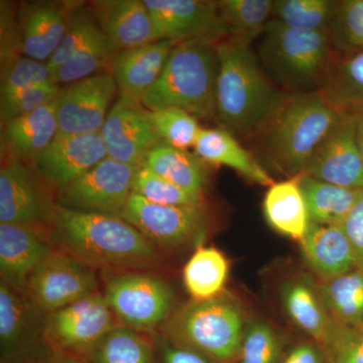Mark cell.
<instances>
[{
    "mask_svg": "<svg viewBox=\"0 0 363 363\" xmlns=\"http://www.w3.org/2000/svg\"><path fill=\"white\" fill-rule=\"evenodd\" d=\"M47 222L61 252L92 269L147 271L161 264L157 247L121 216L55 205Z\"/></svg>",
    "mask_w": 363,
    "mask_h": 363,
    "instance_id": "obj_1",
    "label": "cell"
},
{
    "mask_svg": "<svg viewBox=\"0 0 363 363\" xmlns=\"http://www.w3.org/2000/svg\"><path fill=\"white\" fill-rule=\"evenodd\" d=\"M216 50L217 121L238 140L255 138L288 94L269 78L250 44L225 38L216 43Z\"/></svg>",
    "mask_w": 363,
    "mask_h": 363,
    "instance_id": "obj_2",
    "label": "cell"
},
{
    "mask_svg": "<svg viewBox=\"0 0 363 363\" xmlns=\"http://www.w3.org/2000/svg\"><path fill=\"white\" fill-rule=\"evenodd\" d=\"M320 92L288 94L257 135L259 152L286 175L304 174L319 145L342 118Z\"/></svg>",
    "mask_w": 363,
    "mask_h": 363,
    "instance_id": "obj_3",
    "label": "cell"
},
{
    "mask_svg": "<svg viewBox=\"0 0 363 363\" xmlns=\"http://www.w3.org/2000/svg\"><path fill=\"white\" fill-rule=\"evenodd\" d=\"M216 43L203 39L177 43L161 76L140 100L143 106L150 111L176 107L198 119L216 118Z\"/></svg>",
    "mask_w": 363,
    "mask_h": 363,
    "instance_id": "obj_4",
    "label": "cell"
},
{
    "mask_svg": "<svg viewBox=\"0 0 363 363\" xmlns=\"http://www.w3.org/2000/svg\"><path fill=\"white\" fill-rule=\"evenodd\" d=\"M334 56L330 33L298 30L274 20L267 23L257 52L267 75L288 94L319 92Z\"/></svg>",
    "mask_w": 363,
    "mask_h": 363,
    "instance_id": "obj_5",
    "label": "cell"
},
{
    "mask_svg": "<svg viewBox=\"0 0 363 363\" xmlns=\"http://www.w3.org/2000/svg\"><path fill=\"white\" fill-rule=\"evenodd\" d=\"M245 327L240 304L224 294L210 300H191L162 325L169 342L215 363L238 362Z\"/></svg>",
    "mask_w": 363,
    "mask_h": 363,
    "instance_id": "obj_6",
    "label": "cell"
},
{
    "mask_svg": "<svg viewBox=\"0 0 363 363\" xmlns=\"http://www.w3.org/2000/svg\"><path fill=\"white\" fill-rule=\"evenodd\" d=\"M145 271H123L106 281L104 297L121 325L138 332L162 326L173 314L175 295L167 281Z\"/></svg>",
    "mask_w": 363,
    "mask_h": 363,
    "instance_id": "obj_7",
    "label": "cell"
},
{
    "mask_svg": "<svg viewBox=\"0 0 363 363\" xmlns=\"http://www.w3.org/2000/svg\"><path fill=\"white\" fill-rule=\"evenodd\" d=\"M23 293L48 315L98 293V281L92 267L52 250L30 272Z\"/></svg>",
    "mask_w": 363,
    "mask_h": 363,
    "instance_id": "obj_8",
    "label": "cell"
},
{
    "mask_svg": "<svg viewBox=\"0 0 363 363\" xmlns=\"http://www.w3.org/2000/svg\"><path fill=\"white\" fill-rule=\"evenodd\" d=\"M140 167L107 157L58 192L59 206L78 211L121 216L133 194Z\"/></svg>",
    "mask_w": 363,
    "mask_h": 363,
    "instance_id": "obj_9",
    "label": "cell"
},
{
    "mask_svg": "<svg viewBox=\"0 0 363 363\" xmlns=\"http://www.w3.org/2000/svg\"><path fill=\"white\" fill-rule=\"evenodd\" d=\"M116 326L113 312L98 292L48 314L45 337L54 350L92 351Z\"/></svg>",
    "mask_w": 363,
    "mask_h": 363,
    "instance_id": "obj_10",
    "label": "cell"
},
{
    "mask_svg": "<svg viewBox=\"0 0 363 363\" xmlns=\"http://www.w3.org/2000/svg\"><path fill=\"white\" fill-rule=\"evenodd\" d=\"M121 217L156 247H176L202 238L207 223L203 206H166L130 195Z\"/></svg>",
    "mask_w": 363,
    "mask_h": 363,
    "instance_id": "obj_11",
    "label": "cell"
},
{
    "mask_svg": "<svg viewBox=\"0 0 363 363\" xmlns=\"http://www.w3.org/2000/svg\"><path fill=\"white\" fill-rule=\"evenodd\" d=\"M107 157L142 168L150 150L162 142L152 112L140 100L119 95L100 130Z\"/></svg>",
    "mask_w": 363,
    "mask_h": 363,
    "instance_id": "obj_12",
    "label": "cell"
},
{
    "mask_svg": "<svg viewBox=\"0 0 363 363\" xmlns=\"http://www.w3.org/2000/svg\"><path fill=\"white\" fill-rule=\"evenodd\" d=\"M117 93L111 73L97 74L62 88L57 136L100 133Z\"/></svg>",
    "mask_w": 363,
    "mask_h": 363,
    "instance_id": "obj_13",
    "label": "cell"
},
{
    "mask_svg": "<svg viewBox=\"0 0 363 363\" xmlns=\"http://www.w3.org/2000/svg\"><path fill=\"white\" fill-rule=\"evenodd\" d=\"M304 175L339 187L363 190L357 117L343 116L319 145Z\"/></svg>",
    "mask_w": 363,
    "mask_h": 363,
    "instance_id": "obj_14",
    "label": "cell"
},
{
    "mask_svg": "<svg viewBox=\"0 0 363 363\" xmlns=\"http://www.w3.org/2000/svg\"><path fill=\"white\" fill-rule=\"evenodd\" d=\"M147 6L160 40L203 39L218 42L226 32L218 1L206 0H143Z\"/></svg>",
    "mask_w": 363,
    "mask_h": 363,
    "instance_id": "obj_15",
    "label": "cell"
},
{
    "mask_svg": "<svg viewBox=\"0 0 363 363\" xmlns=\"http://www.w3.org/2000/svg\"><path fill=\"white\" fill-rule=\"evenodd\" d=\"M45 313L25 293L0 284V343L2 363H21L45 337Z\"/></svg>",
    "mask_w": 363,
    "mask_h": 363,
    "instance_id": "obj_16",
    "label": "cell"
},
{
    "mask_svg": "<svg viewBox=\"0 0 363 363\" xmlns=\"http://www.w3.org/2000/svg\"><path fill=\"white\" fill-rule=\"evenodd\" d=\"M107 157L100 133L56 136L33 162L44 180L60 188L71 184Z\"/></svg>",
    "mask_w": 363,
    "mask_h": 363,
    "instance_id": "obj_17",
    "label": "cell"
},
{
    "mask_svg": "<svg viewBox=\"0 0 363 363\" xmlns=\"http://www.w3.org/2000/svg\"><path fill=\"white\" fill-rule=\"evenodd\" d=\"M70 20L71 13L63 4L45 1L23 4L16 23L18 52L48 63L63 42Z\"/></svg>",
    "mask_w": 363,
    "mask_h": 363,
    "instance_id": "obj_18",
    "label": "cell"
},
{
    "mask_svg": "<svg viewBox=\"0 0 363 363\" xmlns=\"http://www.w3.org/2000/svg\"><path fill=\"white\" fill-rule=\"evenodd\" d=\"M93 16L118 50L160 40L154 20L142 0H106L92 4Z\"/></svg>",
    "mask_w": 363,
    "mask_h": 363,
    "instance_id": "obj_19",
    "label": "cell"
},
{
    "mask_svg": "<svg viewBox=\"0 0 363 363\" xmlns=\"http://www.w3.org/2000/svg\"><path fill=\"white\" fill-rule=\"evenodd\" d=\"M176 44L173 40H164L142 47L119 50L111 67L118 94L140 101L161 76L169 52Z\"/></svg>",
    "mask_w": 363,
    "mask_h": 363,
    "instance_id": "obj_20",
    "label": "cell"
},
{
    "mask_svg": "<svg viewBox=\"0 0 363 363\" xmlns=\"http://www.w3.org/2000/svg\"><path fill=\"white\" fill-rule=\"evenodd\" d=\"M50 209L44 207L32 174L23 162L9 159L0 169V223L33 227L48 221Z\"/></svg>",
    "mask_w": 363,
    "mask_h": 363,
    "instance_id": "obj_21",
    "label": "cell"
},
{
    "mask_svg": "<svg viewBox=\"0 0 363 363\" xmlns=\"http://www.w3.org/2000/svg\"><path fill=\"white\" fill-rule=\"evenodd\" d=\"M52 250L33 227L0 223L1 281L25 292L30 272Z\"/></svg>",
    "mask_w": 363,
    "mask_h": 363,
    "instance_id": "obj_22",
    "label": "cell"
},
{
    "mask_svg": "<svg viewBox=\"0 0 363 363\" xmlns=\"http://www.w3.org/2000/svg\"><path fill=\"white\" fill-rule=\"evenodd\" d=\"M2 128V152L21 162H35L58 135V98Z\"/></svg>",
    "mask_w": 363,
    "mask_h": 363,
    "instance_id": "obj_23",
    "label": "cell"
},
{
    "mask_svg": "<svg viewBox=\"0 0 363 363\" xmlns=\"http://www.w3.org/2000/svg\"><path fill=\"white\" fill-rule=\"evenodd\" d=\"M300 245L306 262L323 281L357 269L350 241L341 225L310 223Z\"/></svg>",
    "mask_w": 363,
    "mask_h": 363,
    "instance_id": "obj_24",
    "label": "cell"
},
{
    "mask_svg": "<svg viewBox=\"0 0 363 363\" xmlns=\"http://www.w3.org/2000/svg\"><path fill=\"white\" fill-rule=\"evenodd\" d=\"M194 150L203 162L228 167L257 185L269 187L274 183L259 161L223 128H203Z\"/></svg>",
    "mask_w": 363,
    "mask_h": 363,
    "instance_id": "obj_25",
    "label": "cell"
},
{
    "mask_svg": "<svg viewBox=\"0 0 363 363\" xmlns=\"http://www.w3.org/2000/svg\"><path fill=\"white\" fill-rule=\"evenodd\" d=\"M281 300L289 318L315 342L321 345L328 338L334 320L311 279L300 276L286 281L281 286Z\"/></svg>",
    "mask_w": 363,
    "mask_h": 363,
    "instance_id": "obj_26",
    "label": "cell"
},
{
    "mask_svg": "<svg viewBox=\"0 0 363 363\" xmlns=\"http://www.w3.org/2000/svg\"><path fill=\"white\" fill-rule=\"evenodd\" d=\"M262 206L264 217L272 229L294 240H303L310 220L300 176L269 186Z\"/></svg>",
    "mask_w": 363,
    "mask_h": 363,
    "instance_id": "obj_27",
    "label": "cell"
},
{
    "mask_svg": "<svg viewBox=\"0 0 363 363\" xmlns=\"http://www.w3.org/2000/svg\"><path fill=\"white\" fill-rule=\"evenodd\" d=\"M319 92L339 113L363 116V51L335 52Z\"/></svg>",
    "mask_w": 363,
    "mask_h": 363,
    "instance_id": "obj_28",
    "label": "cell"
},
{
    "mask_svg": "<svg viewBox=\"0 0 363 363\" xmlns=\"http://www.w3.org/2000/svg\"><path fill=\"white\" fill-rule=\"evenodd\" d=\"M143 167L189 193L204 196L208 184L205 162L188 150L162 142L150 150Z\"/></svg>",
    "mask_w": 363,
    "mask_h": 363,
    "instance_id": "obj_29",
    "label": "cell"
},
{
    "mask_svg": "<svg viewBox=\"0 0 363 363\" xmlns=\"http://www.w3.org/2000/svg\"><path fill=\"white\" fill-rule=\"evenodd\" d=\"M300 186L310 223L322 225L342 226L363 191L339 187L304 174L300 175Z\"/></svg>",
    "mask_w": 363,
    "mask_h": 363,
    "instance_id": "obj_30",
    "label": "cell"
},
{
    "mask_svg": "<svg viewBox=\"0 0 363 363\" xmlns=\"http://www.w3.org/2000/svg\"><path fill=\"white\" fill-rule=\"evenodd\" d=\"M229 262L216 247L199 245L183 269V283L192 300L205 301L223 295Z\"/></svg>",
    "mask_w": 363,
    "mask_h": 363,
    "instance_id": "obj_31",
    "label": "cell"
},
{
    "mask_svg": "<svg viewBox=\"0 0 363 363\" xmlns=\"http://www.w3.org/2000/svg\"><path fill=\"white\" fill-rule=\"evenodd\" d=\"M318 290L334 321L363 329V269H355L323 281Z\"/></svg>",
    "mask_w": 363,
    "mask_h": 363,
    "instance_id": "obj_32",
    "label": "cell"
},
{
    "mask_svg": "<svg viewBox=\"0 0 363 363\" xmlns=\"http://www.w3.org/2000/svg\"><path fill=\"white\" fill-rule=\"evenodd\" d=\"M274 0H221L219 13L226 38L252 44L272 20Z\"/></svg>",
    "mask_w": 363,
    "mask_h": 363,
    "instance_id": "obj_33",
    "label": "cell"
},
{
    "mask_svg": "<svg viewBox=\"0 0 363 363\" xmlns=\"http://www.w3.org/2000/svg\"><path fill=\"white\" fill-rule=\"evenodd\" d=\"M339 0H274L272 20L290 28L330 33Z\"/></svg>",
    "mask_w": 363,
    "mask_h": 363,
    "instance_id": "obj_34",
    "label": "cell"
},
{
    "mask_svg": "<svg viewBox=\"0 0 363 363\" xmlns=\"http://www.w3.org/2000/svg\"><path fill=\"white\" fill-rule=\"evenodd\" d=\"M119 50L105 33L86 45L55 72V84H71L111 68L112 61Z\"/></svg>",
    "mask_w": 363,
    "mask_h": 363,
    "instance_id": "obj_35",
    "label": "cell"
},
{
    "mask_svg": "<svg viewBox=\"0 0 363 363\" xmlns=\"http://www.w3.org/2000/svg\"><path fill=\"white\" fill-rule=\"evenodd\" d=\"M92 352L95 363H152L147 339L123 325L114 327Z\"/></svg>",
    "mask_w": 363,
    "mask_h": 363,
    "instance_id": "obj_36",
    "label": "cell"
},
{
    "mask_svg": "<svg viewBox=\"0 0 363 363\" xmlns=\"http://www.w3.org/2000/svg\"><path fill=\"white\" fill-rule=\"evenodd\" d=\"M133 193L166 206H203L204 196L192 194L142 167L133 182Z\"/></svg>",
    "mask_w": 363,
    "mask_h": 363,
    "instance_id": "obj_37",
    "label": "cell"
},
{
    "mask_svg": "<svg viewBox=\"0 0 363 363\" xmlns=\"http://www.w3.org/2000/svg\"><path fill=\"white\" fill-rule=\"evenodd\" d=\"M152 112V121L162 142L177 149L194 147L203 128L198 118L176 107Z\"/></svg>",
    "mask_w": 363,
    "mask_h": 363,
    "instance_id": "obj_38",
    "label": "cell"
},
{
    "mask_svg": "<svg viewBox=\"0 0 363 363\" xmlns=\"http://www.w3.org/2000/svg\"><path fill=\"white\" fill-rule=\"evenodd\" d=\"M330 39L337 54L363 51V0H339Z\"/></svg>",
    "mask_w": 363,
    "mask_h": 363,
    "instance_id": "obj_39",
    "label": "cell"
},
{
    "mask_svg": "<svg viewBox=\"0 0 363 363\" xmlns=\"http://www.w3.org/2000/svg\"><path fill=\"white\" fill-rule=\"evenodd\" d=\"M283 341L274 327L266 321L250 322L245 327L238 363H279Z\"/></svg>",
    "mask_w": 363,
    "mask_h": 363,
    "instance_id": "obj_40",
    "label": "cell"
},
{
    "mask_svg": "<svg viewBox=\"0 0 363 363\" xmlns=\"http://www.w3.org/2000/svg\"><path fill=\"white\" fill-rule=\"evenodd\" d=\"M47 83H55L47 63L23 55H14L1 60L0 96Z\"/></svg>",
    "mask_w": 363,
    "mask_h": 363,
    "instance_id": "obj_41",
    "label": "cell"
},
{
    "mask_svg": "<svg viewBox=\"0 0 363 363\" xmlns=\"http://www.w3.org/2000/svg\"><path fill=\"white\" fill-rule=\"evenodd\" d=\"M102 33L104 30L100 28L93 13L80 11H76L75 13H72L70 25L65 38L54 56L47 63L51 71L52 79H54L55 72L58 70L62 64L65 63L67 60L72 58L74 55L84 49L86 45L97 39Z\"/></svg>",
    "mask_w": 363,
    "mask_h": 363,
    "instance_id": "obj_42",
    "label": "cell"
},
{
    "mask_svg": "<svg viewBox=\"0 0 363 363\" xmlns=\"http://www.w3.org/2000/svg\"><path fill=\"white\" fill-rule=\"evenodd\" d=\"M62 88L55 83L30 86L0 96V119L1 125L14 118L26 116L59 97Z\"/></svg>",
    "mask_w": 363,
    "mask_h": 363,
    "instance_id": "obj_43",
    "label": "cell"
},
{
    "mask_svg": "<svg viewBox=\"0 0 363 363\" xmlns=\"http://www.w3.org/2000/svg\"><path fill=\"white\" fill-rule=\"evenodd\" d=\"M320 346L324 363H363V329L334 321L331 333Z\"/></svg>",
    "mask_w": 363,
    "mask_h": 363,
    "instance_id": "obj_44",
    "label": "cell"
},
{
    "mask_svg": "<svg viewBox=\"0 0 363 363\" xmlns=\"http://www.w3.org/2000/svg\"><path fill=\"white\" fill-rule=\"evenodd\" d=\"M342 227L354 252L357 269H363V191Z\"/></svg>",
    "mask_w": 363,
    "mask_h": 363,
    "instance_id": "obj_45",
    "label": "cell"
},
{
    "mask_svg": "<svg viewBox=\"0 0 363 363\" xmlns=\"http://www.w3.org/2000/svg\"><path fill=\"white\" fill-rule=\"evenodd\" d=\"M279 363H324L323 350L315 341H304L294 346Z\"/></svg>",
    "mask_w": 363,
    "mask_h": 363,
    "instance_id": "obj_46",
    "label": "cell"
},
{
    "mask_svg": "<svg viewBox=\"0 0 363 363\" xmlns=\"http://www.w3.org/2000/svg\"><path fill=\"white\" fill-rule=\"evenodd\" d=\"M162 352L164 363H211L200 353L180 347L168 340L162 343Z\"/></svg>",
    "mask_w": 363,
    "mask_h": 363,
    "instance_id": "obj_47",
    "label": "cell"
},
{
    "mask_svg": "<svg viewBox=\"0 0 363 363\" xmlns=\"http://www.w3.org/2000/svg\"><path fill=\"white\" fill-rule=\"evenodd\" d=\"M357 140L363 161V116L357 117Z\"/></svg>",
    "mask_w": 363,
    "mask_h": 363,
    "instance_id": "obj_48",
    "label": "cell"
},
{
    "mask_svg": "<svg viewBox=\"0 0 363 363\" xmlns=\"http://www.w3.org/2000/svg\"><path fill=\"white\" fill-rule=\"evenodd\" d=\"M45 363H77L76 362H73V360L69 359V358H54V359L50 360V362H47Z\"/></svg>",
    "mask_w": 363,
    "mask_h": 363,
    "instance_id": "obj_49",
    "label": "cell"
}]
</instances>
